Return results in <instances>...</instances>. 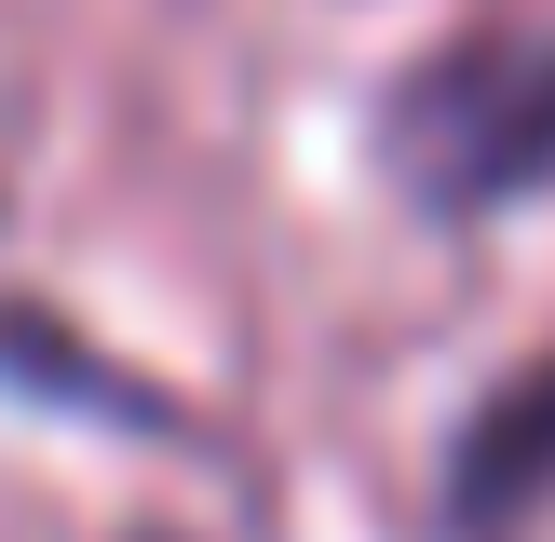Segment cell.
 Here are the masks:
<instances>
[{
	"instance_id": "obj_1",
	"label": "cell",
	"mask_w": 555,
	"mask_h": 542,
	"mask_svg": "<svg viewBox=\"0 0 555 542\" xmlns=\"http://www.w3.org/2000/svg\"><path fill=\"white\" fill-rule=\"evenodd\" d=\"M379 177L434 217L475 231L555 190V41L529 27H461L379 95Z\"/></svg>"
},
{
	"instance_id": "obj_2",
	"label": "cell",
	"mask_w": 555,
	"mask_h": 542,
	"mask_svg": "<svg viewBox=\"0 0 555 542\" xmlns=\"http://www.w3.org/2000/svg\"><path fill=\"white\" fill-rule=\"evenodd\" d=\"M542 502H555V352L475 393V421L448 434V475H434V529L448 542H515Z\"/></svg>"
},
{
	"instance_id": "obj_3",
	"label": "cell",
	"mask_w": 555,
	"mask_h": 542,
	"mask_svg": "<svg viewBox=\"0 0 555 542\" xmlns=\"http://www.w3.org/2000/svg\"><path fill=\"white\" fill-rule=\"evenodd\" d=\"M0 393L14 406H68V421H108V434H177V393H150L135 366H108L95 339H68L54 312L0 298Z\"/></svg>"
}]
</instances>
